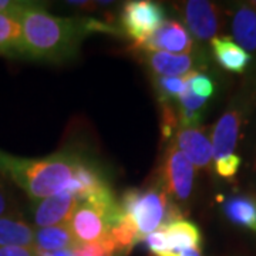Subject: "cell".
<instances>
[{"instance_id": "obj_7", "label": "cell", "mask_w": 256, "mask_h": 256, "mask_svg": "<svg viewBox=\"0 0 256 256\" xmlns=\"http://www.w3.org/2000/svg\"><path fill=\"white\" fill-rule=\"evenodd\" d=\"M166 20L165 8L152 0L126 2L120 12L118 30L122 36L138 46L151 36Z\"/></svg>"}, {"instance_id": "obj_31", "label": "cell", "mask_w": 256, "mask_h": 256, "mask_svg": "<svg viewBox=\"0 0 256 256\" xmlns=\"http://www.w3.org/2000/svg\"><path fill=\"white\" fill-rule=\"evenodd\" d=\"M67 4H72L73 8H82V9H96L97 3H90V2H66Z\"/></svg>"}, {"instance_id": "obj_36", "label": "cell", "mask_w": 256, "mask_h": 256, "mask_svg": "<svg viewBox=\"0 0 256 256\" xmlns=\"http://www.w3.org/2000/svg\"><path fill=\"white\" fill-rule=\"evenodd\" d=\"M249 3H250V4H252V6H254V9L256 10V0H250V2H249Z\"/></svg>"}, {"instance_id": "obj_16", "label": "cell", "mask_w": 256, "mask_h": 256, "mask_svg": "<svg viewBox=\"0 0 256 256\" xmlns=\"http://www.w3.org/2000/svg\"><path fill=\"white\" fill-rule=\"evenodd\" d=\"M36 228L14 212L0 218V248L18 246L33 248Z\"/></svg>"}, {"instance_id": "obj_29", "label": "cell", "mask_w": 256, "mask_h": 256, "mask_svg": "<svg viewBox=\"0 0 256 256\" xmlns=\"http://www.w3.org/2000/svg\"><path fill=\"white\" fill-rule=\"evenodd\" d=\"M28 2H14V0H0V14H8L18 20V14L28 6Z\"/></svg>"}, {"instance_id": "obj_2", "label": "cell", "mask_w": 256, "mask_h": 256, "mask_svg": "<svg viewBox=\"0 0 256 256\" xmlns=\"http://www.w3.org/2000/svg\"><path fill=\"white\" fill-rule=\"evenodd\" d=\"M80 158L72 151H60L44 158H20L0 151V174L36 202L67 190Z\"/></svg>"}, {"instance_id": "obj_28", "label": "cell", "mask_w": 256, "mask_h": 256, "mask_svg": "<svg viewBox=\"0 0 256 256\" xmlns=\"http://www.w3.org/2000/svg\"><path fill=\"white\" fill-rule=\"evenodd\" d=\"M18 212L16 210V201L12 195V192L8 190V186L0 180V218L6 216L10 214Z\"/></svg>"}, {"instance_id": "obj_34", "label": "cell", "mask_w": 256, "mask_h": 256, "mask_svg": "<svg viewBox=\"0 0 256 256\" xmlns=\"http://www.w3.org/2000/svg\"><path fill=\"white\" fill-rule=\"evenodd\" d=\"M152 256H180L175 252H166V254H161V255H152Z\"/></svg>"}, {"instance_id": "obj_26", "label": "cell", "mask_w": 256, "mask_h": 256, "mask_svg": "<svg viewBox=\"0 0 256 256\" xmlns=\"http://www.w3.org/2000/svg\"><path fill=\"white\" fill-rule=\"evenodd\" d=\"M142 242L146 244V246L150 249V252L152 255H161V254L171 252L170 242H168L164 228L156 229V232L146 235V238L142 239Z\"/></svg>"}, {"instance_id": "obj_9", "label": "cell", "mask_w": 256, "mask_h": 256, "mask_svg": "<svg viewBox=\"0 0 256 256\" xmlns=\"http://www.w3.org/2000/svg\"><path fill=\"white\" fill-rule=\"evenodd\" d=\"M140 62L154 77H184L194 72H202L206 60L200 48L191 54H171L165 52H136Z\"/></svg>"}, {"instance_id": "obj_27", "label": "cell", "mask_w": 256, "mask_h": 256, "mask_svg": "<svg viewBox=\"0 0 256 256\" xmlns=\"http://www.w3.org/2000/svg\"><path fill=\"white\" fill-rule=\"evenodd\" d=\"M206 102H208V100L194 96L190 88H186V92H184L182 96L175 101V104H176L178 108L190 111H204L205 110Z\"/></svg>"}, {"instance_id": "obj_25", "label": "cell", "mask_w": 256, "mask_h": 256, "mask_svg": "<svg viewBox=\"0 0 256 256\" xmlns=\"http://www.w3.org/2000/svg\"><path fill=\"white\" fill-rule=\"evenodd\" d=\"M70 252H72V256H117V250H116V246L111 240L110 235H108V238L100 240V242L78 245Z\"/></svg>"}, {"instance_id": "obj_22", "label": "cell", "mask_w": 256, "mask_h": 256, "mask_svg": "<svg viewBox=\"0 0 256 256\" xmlns=\"http://www.w3.org/2000/svg\"><path fill=\"white\" fill-rule=\"evenodd\" d=\"M152 84L160 102H175L188 88L185 77H154Z\"/></svg>"}, {"instance_id": "obj_14", "label": "cell", "mask_w": 256, "mask_h": 256, "mask_svg": "<svg viewBox=\"0 0 256 256\" xmlns=\"http://www.w3.org/2000/svg\"><path fill=\"white\" fill-rule=\"evenodd\" d=\"M214 60L220 68L234 74H245L254 57L234 42L228 34L215 37L210 42Z\"/></svg>"}, {"instance_id": "obj_8", "label": "cell", "mask_w": 256, "mask_h": 256, "mask_svg": "<svg viewBox=\"0 0 256 256\" xmlns=\"http://www.w3.org/2000/svg\"><path fill=\"white\" fill-rule=\"evenodd\" d=\"M198 48L188 28L184 23L166 18L156 32L138 46H131L136 52H165L171 54H191Z\"/></svg>"}, {"instance_id": "obj_15", "label": "cell", "mask_w": 256, "mask_h": 256, "mask_svg": "<svg viewBox=\"0 0 256 256\" xmlns=\"http://www.w3.org/2000/svg\"><path fill=\"white\" fill-rule=\"evenodd\" d=\"M220 210L229 224L256 234V194H234L222 201Z\"/></svg>"}, {"instance_id": "obj_6", "label": "cell", "mask_w": 256, "mask_h": 256, "mask_svg": "<svg viewBox=\"0 0 256 256\" xmlns=\"http://www.w3.org/2000/svg\"><path fill=\"white\" fill-rule=\"evenodd\" d=\"M175 9L180 12L184 26L198 43H206L222 36L220 33L228 22V12L216 2L188 0L175 4Z\"/></svg>"}, {"instance_id": "obj_5", "label": "cell", "mask_w": 256, "mask_h": 256, "mask_svg": "<svg viewBox=\"0 0 256 256\" xmlns=\"http://www.w3.org/2000/svg\"><path fill=\"white\" fill-rule=\"evenodd\" d=\"M156 175L171 201L186 212L195 182V166L191 161L170 142L165 146L162 162L156 170Z\"/></svg>"}, {"instance_id": "obj_23", "label": "cell", "mask_w": 256, "mask_h": 256, "mask_svg": "<svg viewBox=\"0 0 256 256\" xmlns=\"http://www.w3.org/2000/svg\"><path fill=\"white\" fill-rule=\"evenodd\" d=\"M186 80V86L191 92L196 97H201L205 100H210L215 94V82L208 74L202 72H194V73L184 76Z\"/></svg>"}, {"instance_id": "obj_1", "label": "cell", "mask_w": 256, "mask_h": 256, "mask_svg": "<svg viewBox=\"0 0 256 256\" xmlns=\"http://www.w3.org/2000/svg\"><path fill=\"white\" fill-rule=\"evenodd\" d=\"M26 57L48 63H64L78 53L92 33L121 34L118 28L94 18H58L40 3L28 2L18 14ZM122 36V34H121Z\"/></svg>"}, {"instance_id": "obj_11", "label": "cell", "mask_w": 256, "mask_h": 256, "mask_svg": "<svg viewBox=\"0 0 256 256\" xmlns=\"http://www.w3.org/2000/svg\"><path fill=\"white\" fill-rule=\"evenodd\" d=\"M184 156H186L195 170H214V150L210 137L204 127L180 128L171 141Z\"/></svg>"}, {"instance_id": "obj_35", "label": "cell", "mask_w": 256, "mask_h": 256, "mask_svg": "<svg viewBox=\"0 0 256 256\" xmlns=\"http://www.w3.org/2000/svg\"><path fill=\"white\" fill-rule=\"evenodd\" d=\"M36 256H54V254H48V252H36Z\"/></svg>"}, {"instance_id": "obj_20", "label": "cell", "mask_w": 256, "mask_h": 256, "mask_svg": "<svg viewBox=\"0 0 256 256\" xmlns=\"http://www.w3.org/2000/svg\"><path fill=\"white\" fill-rule=\"evenodd\" d=\"M110 238L116 246L117 256H127L136 245L142 242L137 225L126 212H122L118 222L111 228Z\"/></svg>"}, {"instance_id": "obj_4", "label": "cell", "mask_w": 256, "mask_h": 256, "mask_svg": "<svg viewBox=\"0 0 256 256\" xmlns=\"http://www.w3.org/2000/svg\"><path fill=\"white\" fill-rule=\"evenodd\" d=\"M255 108V84H246L230 98L225 111L212 127L210 142L214 150V162L220 158L235 154V150L240 144L244 130Z\"/></svg>"}, {"instance_id": "obj_10", "label": "cell", "mask_w": 256, "mask_h": 256, "mask_svg": "<svg viewBox=\"0 0 256 256\" xmlns=\"http://www.w3.org/2000/svg\"><path fill=\"white\" fill-rule=\"evenodd\" d=\"M78 205L80 201L68 190L33 202L32 225L34 228H47L67 224Z\"/></svg>"}, {"instance_id": "obj_12", "label": "cell", "mask_w": 256, "mask_h": 256, "mask_svg": "<svg viewBox=\"0 0 256 256\" xmlns=\"http://www.w3.org/2000/svg\"><path fill=\"white\" fill-rule=\"evenodd\" d=\"M67 224L78 245L100 242L110 235V224L106 215L84 202L77 206Z\"/></svg>"}, {"instance_id": "obj_32", "label": "cell", "mask_w": 256, "mask_h": 256, "mask_svg": "<svg viewBox=\"0 0 256 256\" xmlns=\"http://www.w3.org/2000/svg\"><path fill=\"white\" fill-rule=\"evenodd\" d=\"M180 256H204L202 254V248H198V249H184L181 252H178Z\"/></svg>"}, {"instance_id": "obj_3", "label": "cell", "mask_w": 256, "mask_h": 256, "mask_svg": "<svg viewBox=\"0 0 256 256\" xmlns=\"http://www.w3.org/2000/svg\"><path fill=\"white\" fill-rule=\"evenodd\" d=\"M118 204L122 212L128 214L134 220L142 239L156 229L184 220L185 215V212L171 201L156 175L146 188H131L122 192Z\"/></svg>"}, {"instance_id": "obj_24", "label": "cell", "mask_w": 256, "mask_h": 256, "mask_svg": "<svg viewBox=\"0 0 256 256\" xmlns=\"http://www.w3.org/2000/svg\"><path fill=\"white\" fill-rule=\"evenodd\" d=\"M244 165L242 156L239 154H230V156L220 158L214 162V171L215 174L220 176L222 180L232 181L238 176L239 171Z\"/></svg>"}, {"instance_id": "obj_30", "label": "cell", "mask_w": 256, "mask_h": 256, "mask_svg": "<svg viewBox=\"0 0 256 256\" xmlns=\"http://www.w3.org/2000/svg\"><path fill=\"white\" fill-rule=\"evenodd\" d=\"M0 256H36L34 248L4 246L0 248Z\"/></svg>"}, {"instance_id": "obj_13", "label": "cell", "mask_w": 256, "mask_h": 256, "mask_svg": "<svg viewBox=\"0 0 256 256\" xmlns=\"http://www.w3.org/2000/svg\"><path fill=\"white\" fill-rule=\"evenodd\" d=\"M226 12L234 42L252 57L256 56V10L254 6L249 2H234Z\"/></svg>"}, {"instance_id": "obj_19", "label": "cell", "mask_w": 256, "mask_h": 256, "mask_svg": "<svg viewBox=\"0 0 256 256\" xmlns=\"http://www.w3.org/2000/svg\"><path fill=\"white\" fill-rule=\"evenodd\" d=\"M0 54L26 57L22 24L16 18L0 14Z\"/></svg>"}, {"instance_id": "obj_33", "label": "cell", "mask_w": 256, "mask_h": 256, "mask_svg": "<svg viewBox=\"0 0 256 256\" xmlns=\"http://www.w3.org/2000/svg\"><path fill=\"white\" fill-rule=\"evenodd\" d=\"M54 256H72L70 250H60V252H54Z\"/></svg>"}, {"instance_id": "obj_17", "label": "cell", "mask_w": 256, "mask_h": 256, "mask_svg": "<svg viewBox=\"0 0 256 256\" xmlns=\"http://www.w3.org/2000/svg\"><path fill=\"white\" fill-rule=\"evenodd\" d=\"M76 246H78V244L72 234L68 224L47 228H36L34 230L33 248L36 249V252L54 254L60 250H73Z\"/></svg>"}, {"instance_id": "obj_18", "label": "cell", "mask_w": 256, "mask_h": 256, "mask_svg": "<svg viewBox=\"0 0 256 256\" xmlns=\"http://www.w3.org/2000/svg\"><path fill=\"white\" fill-rule=\"evenodd\" d=\"M170 242L171 252H181L184 249L202 248V234L200 226L188 220H175L172 224L162 226Z\"/></svg>"}, {"instance_id": "obj_21", "label": "cell", "mask_w": 256, "mask_h": 256, "mask_svg": "<svg viewBox=\"0 0 256 256\" xmlns=\"http://www.w3.org/2000/svg\"><path fill=\"white\" fill-rule=\"evenodd\" d=\"M240 141L244 142L245 151V154L242 156V160L245 161L242 176L249 185L250 192L256 194V108L249 117Z\"/></svg>"}]
</instances>
